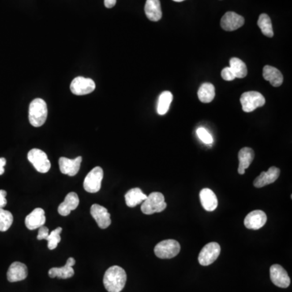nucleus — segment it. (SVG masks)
Returning <instances> with one entry per match:
<instances>
[{
	"label": "nucleus",
	"mask_w": 292,
	"mask_h": 292,
	"mask_svg": "<svg viewBox=\"0 0 292 292\" xmlns=\"http://www.w3.org/2000/svg\"><path fill=\"white\" fill-rule=\"evenodd\" d=\"M240 103L242 105L244 112H252L258 107H261L266 103V99L260 93L256 91L244 93L240 98Z\"/></svg>",
	"instance_id": "nucleus-5"
},
{
	"label": "nucleus",
	"mask_w": 292,
	"mask_h": 292,
	"mask_svg": "<svg viewBox=\"0 0 292 292\" xmlns=\"http://www.w3.org/2000/svg\"><path fill=\"white\" fill-rule=\"evenodd\" d=\"M90 213L101 229L107 228L111 224L110 214H109L108 210L103 206L98 204L93 205L90 209Z\"/></svg>",
	"instance_id": "nucleus-11"
},
{
	"label": "nucleus",
	"mask_w": 292,
	"mask_h": 292,
	"mask_svg": "<svg viewBox=\"0 0 292 292\" xmlns=\"http://www.w3.org/2000/svg\"><path fill=\"white\" fill-rule=\"evenodd\" d=\"M13 222L12 213L0 208V231L4 232L10 228Z\"/></svg>",
	"instance_id": "nucleus-29"
},
{
	"label": "nucleus",
	"mask_w": 292,
	"mask_h": 292,
	"mask_svg": "<svg viewBox=\"0 0 292 292\" xmlns=\"http://www.w3.org/2000/svg\"><path fill=\"white\" fill-rule=\"evenodd\" d=\"M117 0H104L105 7L107 8H112L116 4Z\"/></svg>",
	"instance_id": "nucleus-35"
},
{
	"label": "nucleus",
	"mask_w": 292,
	"mask_h": 292,
	"mask_svg": "<svg viewBox=\"0 0 292 292\" xmlns=\"http://www.w3.org/2000/svg\"><path fill=\"white\" fill-rule=\"evenodd\" d=\"M259 28L261 30V33L265 36L272 38L274 36V30H273L272 23L270 20V16L267 14L260 15L259 16L258 21H257Z\"/></svg>",
	"instance_id": "nucleus-28"
},
{
	"label": "nucleus",
	"mask_w": 292,
	"mask_h": 292,
	"mask_svg": "<svg viewBox=\"0 0 292 292\" xmlns=\"http://www.w3.org/2000/svg\"><path fill=\"white\" fill-rule=\"evenodd\" d=\"M166 208L164 196L161 192H158L150 193L141 205V211L143 214L147 215L162 212Z\"/></svg>",
	"instance_id": "nucleus-3"
},
{
	"label": "nucleus",
	"mask_w": 292,
	"mask_h": 292,
	"mask_svg": "<svg viewBox=\"0 0 292 292\" xmlns=\"http://www.w3.org/2000/svg\"><path fill=\"white\" fill-rule=\"evenodd\" d=\"M222 79L226 81H230V80H233L236 79V76H235L234 72L232 70L230 69V67L228 68H225L222 69Z\"/></svg>",
	"instance_id": "nucleus-32"
},
{
	"label": "nucleus",
	"mask_w": 292,
	"mask_h": 292,
	"mask_svg": "<svg viewBox=\"0 0 292 292\" xmlns=\"http://www.w3.org/2000/svg\"><path fill=\"white\" fill-rule=\"evenodd\" d=\"M196 134L198 136L199 138L201 141L206 143V144H212L213 137L210 134V132L208 131L205 129L204 128H199L197 130H196Z\"/></svg>",
	"instance_id": "nucleus-31"
},
{
	"label": "nucleus",
	"mask_w": 292,
	"mask_h": 292,
	"mask_svg": "<svg viewBox=\"0 0 292 292\" xmlns=\"http://www.w3.org/2000/svg\"><path fill=\"white\" fill-rule=\"evenodd\" d=\"M45 222V211L42 208L35 209L25 218V226L28 230L38 229L41 226H44Z\"/></svg>",
	"instance_id": "nucleus-17"
},
{
	"label": "nucleus",
	"mask_w": 292,
	"mask_h": 292,
	"mask_svg": "<svg viewBox=\"0 0 292 292\" xmlns=\"http://www.w3.org/2000/svg\"><path fill=\"white\" fill-rule=\"evenodd\" d=\"M76 264V260L73 257H69L67 260L66 264L60 268H51L49 270V276L50 278H60L63 279L72 278L74 275V270L72 266Z\"/></svg>",
	"instance_id": "nucleus-18"
},
{
	"label": "nucleus",
	"mask_w": 292,
	"mask_h": 292,
	"mask_svg": "<svg viewBox=\"0 0 292 292\" xmlns=\"http://www.w3.org/2000/svg\"><path fill=\"white\" fill-rule=\"evenodd\" d=\"M144 12L149 20L151 21H158L162 16L161 4L159 0H146Z\"/></svg>",
	"instance_id": "nucleus-21"
},
{
	"label": "nucleus",
	"mask_w": 292,
	"mask_h": 292,
	"mask_svg": "<svg viewBox=\"0 0 292 292\" xmlns=\"http://www.w3.org/2000/svg\"><path fill=\"white\" fill-rule=\"evenodd\" d=\"M127 282V274L120 266H111L106 270L103 278V284L108 292H120Z\"/></svg>",
	"instance_id": "nucleus-1"
},
{
	"label": "nucleus",
	"mask_w": 292,
	"mask_h": 292,
	"mask_svg": "<svg viewBox=\"0 0 292 292\" xmlns=\"http://www.w3.org/2000/svg\"><path fill=\"white\" fill-rule=\"evenodd\" d=\"M197 95L200 102L203 103H210L214 100L215 97V88L210 83H204L199 88Z\"/></svg>",
	"instance_id": "nucleus-25"
},
{
	"label": "nucleus",
	"mask_w": 292,
	"mask_h": 292,
	"mask_svg": "<svg viewBox=\"0 0 292 292\" xmlns=\"http://www.w3.org/2000/svg\"><path fill=\"white\" fill-rule=\"evenodd\" d=\"M28 276V268L25 265L21 262L12 263L8 269V280L10 282H20L25 279Z\"/></svg>",
	"instance_id": "nucleus-15"
},
{
	"label": "nucleus",
	"mask_w": 292,
	"mask_h": 292,
	"mask_svg": "<svg viewBox=\"0 0 292 292\" xmlns=\"http://www.w3.org/2000/svg\"><path fill=\"white\" fill-rule=\"evenodd\" d=\"M6 163L7 161L5 158H0V176L4 174V171H5V170H4V166H5Z\"/></svg>",
	"instance_id": "nucleus-36"
},
{
	"label": "nucleus",
	"mask_w": 292,
	"mask_h": 292,
	"mask_svg": "<svg viewBox=\"0 0 292 292\" xmlns=\"http://www.w3.org/2000/svg\"><path fill=\"white\" fill-rule=\"evenodd\" d=\"M7 192L5 190H0V208H4L7 205Z\"/></svg>",
	"instance_id": "nucleus-34"
},
{
	"label": "nucleus",
	"mask_w": 292,
	"mask_h": 292,
	"mask_svg": "<svg viewBox=\"0 0 292 292\" xmlns=\"http://www.w3.org/2000/svg\"><path fill=\"white\" fill-rule=\"evenodd\" d=\"M48 110L46 102L42 98H36L31 102L28 110V120L34 127H41L45 124L47 119Z\"/></svg>",
	"instance_id": "nucleus-2"
},
{
	"label": "nucleus",
	"mask_w": 292,
	"mask_h": 292,
	"mask_svg": "<svg viewBox=\"0 0 292 292\" xmlns=\"http://www.w3.org/2000/svg\"><path fill=\"white\" fill-rule=\"evenodd\" d=\"M263 77L270 81L274 87H279L283 82V76L280 71L272 66L266 65L263 68Z\"/></svg>",
	"instance_id": "nucleus-23"
},
{
	"label": "nucleus",
	"mask_w": 292,
	"mask_h": 292,
	"mask_svg": "<svg viewBox=\"0 0 292 292\" xmlns=\"http://www.w3.org/2000/svg\"><path fill=\"white\" fill-rule=\"evenodd\" d=\"M102 179H103V170L100 166H96L90 170L84 179V190L90 193H96L99 192L102 185Z\"/></svg>",
	"instance_id": "nucleus-7"
},
{
	"label": "nucleus",
	"mask_w": 292,
	"mask_h": 292,
	"mask_svg": "<svg viewBox=\"0 0 292 292\" xmlns=\"http://www.w3.org/2000/svg\"><path fill=\"white\" fill-rule=\"evenodd\" d=\"M230 68L234 72L236 78H244L248 74L246 64L238 58H231L230 60Z\"/></svg>",
	"instance_id": "nucleus-27"
},
{
	"label": "nucleus",
	"mask_w": 292,
	"mask_h": 292,
	"mask_svg": "<svg viewBox=\"0 0 292 292\" xmlns=\"http://www.w3.org/2000/svg\"><path fill=\"white\" fill-rule=\"evenodd\" d=\"M50 234V231H49V229L45 226H42L41 227L38 228V234L37 236V239L38 240H46Z\"/></svg>",
	"instance_id": "nucleus-33"
},
{
	"label": "nucleus",
	"mask_w": 292,
	"mask_h": 292,
	"mask_svg": "<svg viewBox=\"0 0 292 292\" xmlns=\"http://www.w3.org/2000/svg\"><path fill=\"white\" fill-rule=\"evenodd\" d=\"M61 231H62V227H57L55 230H53L49 234L46 240L48 241V248L50 250L55 249L61 241V237H60Z\"/></svg>",
	"instance_id": "nucleus-30"
},
{
	"label": "nucleus",
	"mask_w": 292,
	"mask_h": 292,
	"mask_svg": "<svg viewBox=\"0 0 292 292\" xmlns=\"http://www.w3.org/2000/svg\"><path fill=\"white\" fill-rule=\"evenodd\" d=\"M200 203L206 211H214L218 207L216 195L210 188H203L200 192Z\"/></svg>",
	"instance_id": "nucleus-20"
},
{
	"label": "nucleus",
	"mask_w": 292,
	"mask_h": 292,
	"mask_svg": "<svg viewBox=\"0 0 292 292\" xmlns=\"http://www.w3.org/2000/svg\"><path fill=\"white\" fill-rule=\"evenodd\" d=\"M267 221L266 213L262 210H254L247 215L244 219V225L248 229L258 230L265 226Z\"/></svg>",
	"instance_id": "nucleus-12"
},
{
	"label": "nucleus",
	"mask_w": 292,
	"mask_h": 292,
	"mask_svg": "<svg viewBox=\"0 0 292 292\" xmlns=\"http://www.w3.org/2000/svg\"><path fill=\"white\" fill-rule=\"evenodd\" d=\"M173 1H174V2H183V1H184V0H173Z\"/></svg>",
	"instance_id": "nucleus-37"
},
{
	"label": "nucleus",
	"mask_w": 292,
	"mask_h": 292,
	"mask_svg": "<svg viewBox=\"0 0 292 292\" xmlns=\"http://www.w3.org/2000/svg\"><path fill=\"white\" fill-rule=\"evenodd\" d=\"M279 176H280V170L278 167L272 166L269 168L266 172L260 173V176L255 179L253 185L257 188H262L268 184L275 182Z\"/></svg>",
	"instance_id": "nucleus-16"
},
{
	"label": "nucleus",
	"mask_w": 292,
	"mask_h": 292,
	"mask_svg": "<svg viewBox=\"0 0 292 292\" xmlns=\"http://www.w3.org/2000/svg\"><path fill=\"white\" fill-rule=\"evenodd\" d=\"M270 278L275 286L281 288H286L290 284V277L280 265H273L270 267Z\"/></svg>",
	"instance_id": "nucleus-10"
},
{
	"label": "nucleus",
	"mask_w": 292,
	"mask_h": 292,
	"mask_svg": "<svg viewBox=\"0 0 292 292\" xmlns=\"http://www.w3.org/2000/svg\"><path fill=\"white\" fill-rule=\"evenodd\" d=\"M180 244L174 240H165L157 244L154 253L161 259H171L180 253Z\"/></svg>",
	"instance_id": "nucleus-4"
},
{
	"label": "nucleus",
	"mask_w": 292,
	"mask_h": 292,
	"mask_svg": "<svg viewBox=\"0 0 292 292\" xmlns=\"http://www.w3.org/2000/svg\"><path fill=\"white\" fill-rule=\"evenodd\" d=\"M147 195L144 194L139 188H132L125 194V201L128 207L133 208L141 204L145 200Z\"/></svg>",
	"instance_id": "nucleus-24"
},
{
	"label": "nucleus",
	"mask_w": 292,
	"mask_h": 292,
	"mask_svg": "<svg viewBox=\"0 0 292 292\" xmlns=\"http://www.w3.org/2000/svg\"><path fill=\"white\" fill-rule=\"evenodd\" d=\"M221 247L218 243L211 242L203 247L198 256L199 263L207 266L214 263L220 255Z\"/></svg>",
	"instance_id": "nucleus-8"
},
{
	"label": "nucleus",
	"mask_w": 292,
	"mask_h": 292,
	"mask_svg": "<svg viewBox=\"0 0 292 292\" xmlns=\"http://www.w3.org/2000/svg\"><path fill=\"white\" fill-rule=\"evenodd\" d=\"M173 100V95L169 91L162 92L158 98V108L157 111L160 115L166 114L170 108V103Z\"/></svg>",
	"instance_id": "nucleus-26"
},
{
	"label": "nucleus",
	"mask_w": 292,
	"mask_h": 292,
	"mask_svg": "<svg viewBox=\"0 0 292 292\" xmlns=\"http://www.w3.org/2000/svg\"><path fill=\"white\" fill-rule=\"evenodd\" d=\"M239 164L238 172L239 174H244L245 173V170L250 166L252 161L254 159V151L248 147H244L241 149L239 152Z\"/></svg>",
	"instance_id": "nucleus-22"
},
{
	"label": "nucleus",
	"mask_w": 292,
	"mask_h": 292,
	"mask_svg": "<svg viewBox=\"0 0 292 292\" xmlns=\"http://www.w3.org/2000/svg\"><path fill=\"white\" fill-rule=\"evenodd\" d=\"M96 85L92 79L77 76L71 83L70 90L75 95L82 96L92 93Z\"/></svg>",
	"instance_id": "nucleus-9"
},
{
	"label": "nucleus",
	"mask_w": 292,
	"mask_h": 292,
	"mask_svg": "<svg viewBox=\"0 0 292 292\" xmlns=\"http://www.w3.org/2000/svg\"><path fill=\"white\" fill-rule=\"evenodd\" d=\"M82 161L81 157H77L75 159H69V158H62L59 160L60 171L64 174H68L69 176H76L80 170V163Z\"/></svg>",
	"instance_id": "nucleus-14"
},
{
	"label": "nucleus",
	"mask_w": 292,
	"mask_h": 292,
	"mask_svg": "<svg viewBox=\"0 0 292 292\" xmlns=\"http://www.w3.org/2000/svg\"><path fill=\"white\" fill-rule=\"evenodd\" d=\"M28 159L38 172L44 174L50 170L51 165L44 151L39 149H32L28 152Z\"/></svg>",
	"instance_id": "nucleus-6"
},
{
	"label": "nucleus",
	"mask_w": 292,
	"mask_h": 292,
	"mask_svg": "<svg viewBox=\"0 0 292 292\" xmlns=\"http://www.w3.org/2000/svg\"><path fill=\"white\" fill-rule=\"evenodd\" d=\"M80 200L76 192H69L58 208V212L62 216H68L72 210L78 207Z\"/></svg>",
	"instance_id": "nucleus-19"
},
{
	"label": "nucleus",
	"mask_w": 292,
	"mask_h": 292,
	"mask_svg": "<svg viewBox=\"0 0 292 292\" xmlns=\"http://www.w3.org/2000/svg\"><path fill=\"white\" fill-rule=\"evenodd\" d=\"M244 18L234 12H226L221 20V27L226 31H234L242 27Z\"/></svg>",
	"instance_id": "nucleus-13"
}]
</instances>
